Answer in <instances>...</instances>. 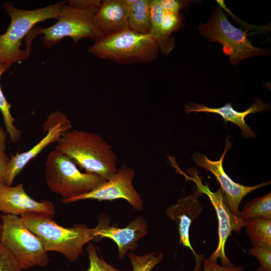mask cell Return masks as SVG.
<instances>
[{
    "label": "cell",
    "instance_id": "1",
    "mask_svg": "<svg viewBox=\"0 0 271 271\" xmlns=\"http://www.w3.org/2000/svg\"><path fill=\"white\" fill-rule=\"evenodd\" d=\"M56 143L55 150L68 156L86 173L96 174L107 181L118 170L116 154L97 133L68 130Z\"/></svg>",
    "mask_w": 271,
    "mask_h": 271
},
{
    "label": "cell",
    "instance_id": "2",
    "mask_svg": "<svg viewBox=\"0 0 271 271\" xmlns=\"http://www.w3.org/2000/svg\"><path fill=\"white\" fill-rule=\"evenodd\" d=\"M26 227L40 240L46 252L55 251L63 254L69 261L74 262L83 252V247L95 239L98 225L90 228L79 224L66 228L56 223L50 216L29 212L21 215Z\"/></svg>",
    "mask_w": 271,
    "mask_h": 271
},
{
    "label": "cell",
    "instance_id": "3",
    "mask_svg": "<svg viewBox=\"0 0 271 271\" xmlns=\"http://www.w3.org/2000/svg\"><path fill=\"white\" fill-rule=\"evenodd\" d=\"M98 9H80L65 4L55 24L47 28L35 26L31 29L25 38V51L30 55L31 44L38 35H43L40 39L46 48L58 44L65 37L71 38L74 43L84 38L96 41L103 36L94 23Z\"/></svg>",
    "mask_w": 271,
    "mask_h": 271
},
{
    "label": "cell",
    "instance_id": "4",
    "mask_svg": "<svg viewBox=\"0 0 271 271\" xmlns=\"http://www.w3.org/2000/svg\"><path fill=\"white\" fill-rule=\"evenodd\" d=\"M65 4L66 1H61L42 8L26 10L18 9L11 3H5L11 22L6 31L0 34V64L12 65L28 59L30 55L20 48L22 40L37 24L57 19Z\"/></svg>",
    "mask_w": 271,
    "mask_h": 271
},
{
    "label": "cell",
    "instance_id": "5",
    "mask_svg": "<svg viewBox=\"0 0 271 271\" xmlns=\"http://www.w3.org/2000/svg\"><path fill=\"white\" fill-rule=\"evenodd\" d=\"M159 51L150 34H141L129 29L103 36L89 49V52L97 58L122 64L152 62L157 58Z\"/></svg>",
    "mask_w": 271,
    "mask_h": 271
},
{
    "label": "cell",
    "instance_id": "6",
    "mask_svg": "<svg viewBox=\"0 0 271 271\" xmlns=\"http://www.w3.org/2000/svg\"><path fill=\"white\" fill-rule=\"evenodd\" d=\"M45 173L48 188L62 200L88 193L106 181L96 174L81 172L71 159L56 150L47 158Z\"/></svg>",
    "mask_w": 271,
    "mask_h": 271
},
{
    "label": "cell",
    "instance_id": "7",
    "mask_svg": "<svg viewBox=\"0 0 271 271\" xmlns=\"http://www.w3.org/2000/svg\"><path fill=\"white\" fill-rule=\"evenodd\" d=\"M199 30L209 42H217L222 45L223 52L229 56L232 64L236 65L247 58L265 55L268 52L253 46L247 37L248 31L233 25L220 8L213 11L207 23H200Z\"/></svg>",
    "mask_w": 271,
    "mask_h": 271
},
{
    "label": "cell",
    "instance_id": "8",
    "mask_svg": "<svg viewBox=\"0 0 271 271\" xmlns=\"http://www.w3.org/2000/svg\"><path fill=\"white\" fill-rule=\"evenodd\" d=\"M0 242L11 252L22 269L46 266L50 262L40 240L25 225L21 217L4 214Z\"/></svg>",
    "mask_w": 271,
    "mask_h": 271
},
{
    "label": "cell",
    "instance_id": "9",
    "mask_svg": "<svg viewBox=\"0 0 271 271\" xmlns=\"http://www.w3.org/2000/svg\"><path fill=\"white\" fill-rule=\"evenodd\" d=\"M173 166L177 172L183 175L186 180L193 181L197 186V189L208 197L216 211L218 221V243L216 250L208 259L217 261V258H220L223 266H234L225 254V244L233 231L237 233L240 232L244 225V219L233 214L220 188H218L216 192L211 191L208 184L205 185L203 184L201 177L198 175L195 169L191 168L188 170V173L191 175V177H189L180 170L177 163H174Z\"/></svg>",
    "mask_w": 271,
    "mask_h": 271
},
{
    "label": "cell",
    "instance_id": "10",
    "mask_svg": "<svg viewBox=\"0 0 271 271\" xmlns=\"http://www.w3.org/2000/svg\"><path fill=\"white\" fill-rule=\"evenodd\" d=\"M134 175V170L125 164H122L111 178L91 191L67 200H62V202L68 204L86 199L113 201L123 199L127 201L136 210H142L144 201L133 186V180Z\"/></svg>",
    "mask_w": 271,
    "mask_h": 271
},
{
    "label": "cell",
    "instance_id": "11",
    "mask_svg": "<svg viewBox=\"0 0 271 271\" xmlns=\"http://www.w3.org/2000/svg\"><path fill=\"white\" fill-rule=\"evenodd\" d=\"M231 144L226 140L225 150L218 161H212L206 155L196 153L193 155V161L198 166L212 173L220 185L227 204L233 214L239 216V206L242 199L248 193L270 183L267 181L253 186H245L234 182L225 173L223 168V161Z\"/></svg>",
    "mask_w": 271,
    "mask_h": 271
},
{
    "label": "cell",
    "instance_id": "12",
    "mask_svg": "<svg viewBox=\"0 0 271 271\" xmlns=\"http://www.w3.org/2000/svg\"><path fill=\"white\" fill-rule=\"evenodd\" d=\"M202 194L197 189L192 194L180 198L176 204L170 205L165 211L166 216L178 225L180 243L190 248L195 257L196 263L193 271H201L200 263L203 259V255L198 254L194 251L189 238L192 222L203 210L199 199Z\"/></svg>",
    "mask_w": 271,
    "mask_h": 271
},
{
    "label": "cell",
    "instance_id": "13",
    "mask_svg": "<svg viewBox=\"0 0 271 271\" xmlns=\"http://www.w3.org/2000/svg\"><path fill=\"white\" fill-rule=\"evenodd\" d=\"M0 212L17 216L37 212L53 217L55 206L50 201H38L32 198L25 191L23 184L16 186L5 185L0 187Z\"/></svg>",
    "mask_w": 271,
    "mask_h": 271
},
{
    "label": "cell",
    "instance_id": "14",
    "mask_svg": "<svg viewBox=\"0 0 271 271\" xmlns=\"http://www.w3.org/2000/svg\"><path fill=\"white\" fill-rule=\"evenodd\" d=\"M98 229L94 233L95 239L108 238L113 241L118 247V257L124 258L129 250H134L138 241L148 234V225L142 216L137 217L125 227L110 226L107 222L100 221Z\"/></svg>",
    "mask_w": 271,
    "mask_h": 271
},
{
    "label": "cell",
    "instance_id": "15",
    "mask_svg": "<svg viewBox=\"0 0 271 271\" xmlns=\"http://www.w3.org/2000/svg\"><path fill=\"white\" fill-rule=\"evenodd\" d=\"M72 126L70 120L60 123L50 129L46 135L29 150L12 155L7 167L6 185L11 186L16 177L25 167L47 146L57 142L62 134Z\"/></svg>",
    "mask_w": 271,
    "mask_h": 271
},
{
    "label": "cell",
    "instance_id": "16",
    "mask_svg": "<svg viewBox=\"0 0 271 271\" xmlns=\"http://www.w3.org/2000/svg\"><path fill=\"white\" fill-rule=\"evenodd\" d=\"M270 106L268 103H264L261 100L254 98L252 105L243 112L235 110L231 103H227L223 106L218 108H211L204 104H198L195 103H190L185 107V111L189 114L192 112H207L216 113L220 115L226 123L230 121L237 125L242 131V134L246 138H255L256 134L246 124L245 117L248 114L254 113L266 110H268Z\"/></svg>",
    "mask_w": 271,
    "mask_h": 271
},
{
    "label": "cell",
    "instance_id": "17",
    "mask_svg": "<svg viewBox=\"0 0 271 271\" xmlns=\"http://www.w3.org/2000/svg\"><path fill=\"white\" fill-rule=\"evenodd\" d=\"M128 16L129 7L124 0H105L95 15L94 23L103 36L108 35L129 29Z\"/></svg>",
    "mask_w": 271,
    "mask_h": 271
},
{
    "label": "cell",
    "instance_id": "18",
    "mask_svg": "<svg viewBox=\"0 0 271 271\" xmlns=\"http://www.w3.org/2000/svg\"><path fill=\"white\" fill-rule=\"evenodd\" d=\"M164 12L159 0H152L149 34L156 42L159 50L167 55L174 49L175 40L173 37H168L163 33L162 19Z\"/></svg>",
    "mask_w": 271,
    "mask_h": 271
},
{
    "label": "cell",
    "instance_id": "19",
    "mask_svg": "<svg viewBox=\"0 0 271 271\" xmlns=\"http://www.w3.org/2000/svg\"><path fill=\"white\" fill-rule=\"evenodd\" d=\"M152 0H133L129 7V29L141 34H149Z\"/></svg>",
    "mask_w": 271,
    "mask_h": 271
},
{
    "label": "cell",
    "instance_id": "20",
    "mask_svg": "<svg viewBox=\"0 0 271 271\" xmlns=\"http://www.w3.org/2000/svg\"><path fill=\"white\" fill-rule=\"evenodd\" d=\"M244 220V226L253 246L271 245V218L257 217Z\"/></svg>",
    "mask_w": 271,
    "mask_h": 271
},
{
    "label": "cell",
    "instance_id": "21",
    "mask_svg": "<svg viewBox=\"0 0 271 271\" xmlns=\"http://www.w3.org/2000/svg\"><path fill=\"white\" fill-rule=\"evenodd\" d=\"M11 66L10 64H0V77ZM11 107L12 105L7 101L0 86V111L11 141L13 143H17L21 139V131L15 125V120L11 113Z\"/></svg>",
    "mask_w": 271,
    "mask_h": 271
},
{
    "label": "cell",
    "instance_id": "22",
    "mask_svg": "<svg viewBox=\"0 0 271 271\" xmlns=\"http://www.w3.org/2000/svg\"><path fill=\"white\" fill-rule=\"evenodd\" d=\"M239 216L243 219L264 217L271 218V193L247 202Z\"/></svg>",
    "mask_w": 271,
    "mask_h": 271
},
{
    "label": "cell",
    "instance_id": "23",
    "mask_svg": "<svg viewBox=\"0 0 271 271\" xmlns=\"http://www.w3.org/2000/svg\"><path fill=\"white\" fill-rule=\"evenodd\" d=\"M127 256L132 266L131 271H152L164 258L162 252L155 251L143 255L129 252Z\"/></svg>",
    "mask_w": 271,
    "mask_h": 271
},
{
    "label": "cell",
    "instance_id": "24",
    "mask_svg": "<svg viewBox=\"0 0 271 271\" xmlns=\"http://www.w3.org/2000/svg\"><path fill=\"white\" fill-rule=\"evenodd\" d=\"M184 18L180 13L164 12L162 19V30L164 35L168 37H173L172 33L180 29L184 24Z\"/></svg>",
    "mask_w": 271,
    "mask_h": 271
},
{
    "label": "cell",
    "instance_id": "25",
    "mask_svg": "<svg viewBox=\"0 0 271 271\" xmlns=\"http://www.w3.org/2000/svg\"><path fill=\"white\" fill-rule=\"evenodd\" d=\"M87 251L89 264L86 271H122L109 264L102 257H99L92 244L89 243Z\"/></svg>",
    "mask_w": 271,
    "mask_h": 271
},
{
    "label": "cell",
    "instance_id": "26",
    "mask_svg": "<svg viewBox=\"0 0 271 271\" xmlns=\"http://www.w3.org/2000/svg\"><path fill=\"white\" fill-rule=\"evenodd\" d=\"M249 251L259 261L258 271H271V245H254Z\"/></svg>",
    "mask_w": 271,
    "mask_h": 271
},
{
    "label": "cell",
    "instance_id": "27",
    "mask_svg": "<svg viewBox=\"0 0 271 271\" xmlns=\"http://www.w3.org/2000/svg\"><path fill=\"white\" fill-rule=\"evenodd\" d=\"M17 261L0 242V271H22Z\"/></svg>",
    "mask_w": 271,
    "mask_h": 271
},
{
    "label": "cell",
    "instance_id": "28",
    "mask_svg": "<svg viewBox=\"0 0 271 271\" xmlns=\"http://www.w3.org/2000/svg\"><path fill=\"white\" fill-rule=\"evenodd\" d=\"M164 12L170 13H179L181 10H187L189 8V1L159 0Z\"/></svg>",
    "mask_w": 271,
    "mask_h": 271
},
{
    "label": "cell",
    "instance_id": "29",
    "mask_svg": "<svg viewBox=\"0 0 271 271\" xmlns=\"http://www.w3.org/2000/svg\"><path fill=\"white\" fill-rule=\"evenodd\" d=\"M69 119L66 114L59 111L51 113L47 118L43 125L45 132H48L59 123L68 121Z\"/></svg>",
    "mask_w": 271,
    "mask_h": 271
},
{
    "label": "cell",
    "instance_id": "30",
    "mask_svg": "<svg viewBox=\"0 0 271 271\" xmlns=\"http://www.w3.org/2000/svg\"><path fill=\"white\" fill-rule=\"evenodd\" d=\"M243 267L241 266H225L218 264L217 261L209 259L204 260L203 271H242Z\"/></svg>",
    "mask_w": 271,
    "mask_h": 271
},
{
    "label": "cell",
    "instance_id": "31",
    "mask_svg": "<svg viewBox=\"0 0 271 271\" xmlns=\"http://www.w3.org/2000/svg\"><path fill=\"white\" fill-rule=\"evenodd\" d=\"M101 3L100 0H71L68 5L80 9H98Z\"/></svg>",
    "mask_w": 271,
    "mask_h": 271
},
{
    "label": "cell",
    "instance_id": "32",
    "mask_svg": "<svg viewBox=\"0 0 271 271\" xmlns=\"http://www.w3.org/2000/svg\"><path fill=\"white\" fill-rule=\"evenodd\" d=\"M10 159L4 151L0 149V187L6 185L7 167Z\"/></svg>",
    "mask_w": 271,
    "mask_h": 271
},
{
    "label": "cell",
    "instance_id": "33",
    "mask_svg": "<svg viewBox=\"0 0 271 271\" xmlns=\"http://www.w3.org/2000/svg\"><path fill=\"white\" fill-rule=\"evenodd\" d=\"M7 149V136L4 129L0 126V149L5 151Z\"/></svg>",
    "mask_w": 271,
    "mask_h": 271
},
{
    "label": "cell",
    "instance_id": "34",
    "mask_svg": "<svg viewBox=\"0 0 271 271\" xmlns=\"http://www.w3.org/2000/svg\"><path fill=\"white\" fill-rule=\"evenodd\" d=\"M2 224L0 223V234H1V230H2Z\"/></svg>",
    "mask_w": 271,
    "mask_h": 271
}]
</instances>
